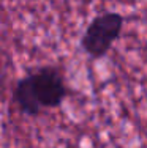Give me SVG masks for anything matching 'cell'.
Wrapping results in <instances>:
<instances>
[{
  "label": "cell",
  "instance_id": "1",
  "mask_svg": "<svg viewBox=\"0 0 147 148\" xmlns=\"http://www.w3.org/2000/svg\"><path fill=\"white\" fill-rule=\"evenodd\" d=\"M68 96L65 73L54 65L35 68L21 77L13 90V99L27 117H38L43 112L60 107Z\"/></svg>",
  "mask_w": 147,
  "mask_h": 148
},
{
  "label": "cell",
  "instance_id": "2",
  "mask_svg": "<svg viewBox=\"0 0 147 148\" xmlns=\"http://www.w3.org/2000/svg\"><path fill=\"white\" fill-rule=\"evenodd\" d=\"M124 24L125 17L117 11H104L97 14L84 30L81 49L92 60L106 57L120 38Z\"/></svg>",
  "mask_w": 147,
  "mask_h": 148
}]
</instances>
